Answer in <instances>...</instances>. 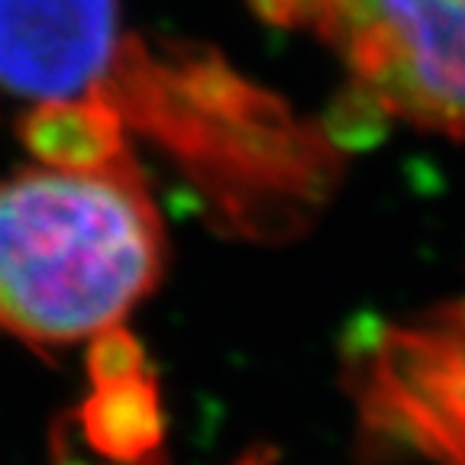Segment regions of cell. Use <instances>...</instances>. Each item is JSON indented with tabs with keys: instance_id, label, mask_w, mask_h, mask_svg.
<instances>
[{
	"instance_id": "cell-3",
	"label": "cell",
	"mask_w": 465,
	"mask_h": 465,
	"mask_svg": "<svg viewBox=\"0 0 465 465\" xmlns=\"http://www.w3.org/2000/svg\"><path fill=\"white\" fill-rule=\"evenodd\" d=\"M340 55L369 104L465 139V0H252Z\"/></svg>"
},
{
	"instance_id": "cell-7",
	"label": "cell",
	"mask_w": 465,
	"mask_h": 465,
	"mask_svg": "<svg viewBox=\"0 0 465 465\" xmlns=\"http://www.w3.org/2000/svg\"><path fill=\"white\" fill-rule=\"evenodd\" d=\"M145 371H149L145 369V349L126 327L114 323V327L91 336L87 378L94 388L120 385V381H130V378H139Z\"/></svg>"
},
{
	"instance_id": "cell-5",
	"label": "cell",
	"mask_w": 465,
	"mask_h": 465,
	"mask_svg": "<svg viewBox=\"0 0 465 465\" xmlns=\"http://www.w3.org/2000/svg\"><path fill=\"white\" fill-rule=\"evenodd\" d=\"M29 155L58 172H97L130 155L120 110L97 94L78 101H36L20 120Z\"/></svg>"
},
{
	"instance_id": "cell-4",
	"label": "cell",
	"mask_w": 465,
	"mask_h": 465,
	"mask_svg": "<svg viewBox=\"0 0 465 465\" xmlns=\"http://www.w3.org/2000/svg\"><path fill=\"white\" fill-rule=\"evenodd\" d=\"M120 43L116 0H0V87L33 101L84 97Z\"/></svg>"
},
{
	"instance_id": "cell-1",
	"label": "cell",
	"mask_w": 465,
	"mask_h": 465,
	"mask_svg": "<svg viewBox=\"0 0 465 465\" xmlns=\"http://www.w3.org/2000/svg\"><path fill=\"white\" fill-rule=\"evenodd\" d=\"M162 269L165 230L133 155L0 182V327L10 336L91 340L149 298Z\"/></svg>"
},
{
	"instance_id": "cell-2",
	"label": "cell",
	"mask_w": 465,
	"mask_h": 465,
	"mask_svg": "<svg viewBox=\"0 0 465 465\" xmlns=\"http://www.w3.org/2000/svg\"><path fill=\"white\" fill-rule=\"evenodd\" d=\"M124 124L172 153L207 194L249 223L259 201L275 213L282 197L307 201L323 155L307 130L265 91L236 78L220 55L165 52L124 36L107 78L91 91Z\"/></svg>"
},
{
	"instance_id": "cell-6",
	"label": "cell",
	"mask_w": 465,
	"mask_h": 465,
	"mask_svg": "<svg viewBox=\"0 0 465 465\" xmlns=\"http://www.w3.org/2000/svg\"><path fill=\"white\" fill-rule=\"evenodd\" d=\"M87 446L114 465H165V411L153 371L94 388L78 411Z\"/></svg>"
}]
</instances>
